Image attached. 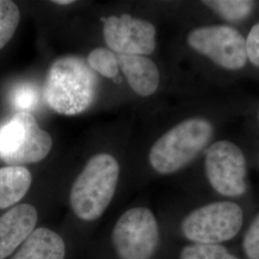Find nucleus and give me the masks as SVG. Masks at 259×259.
Instances as JSON below:
<instances>
[{"label": "nucleus", "instance_id": "nucleus-3", "mask_svg": "<svg viewBox=\"0 0 259 259\" xmlns=\"http://www.w3.org/2000/svg\"><path fill=\"white\" fill-rule=\"evenodd\" d=\"M119 164L108 154L92 157L75 180L70 191L73 212L83 221L98 219L111 204L119 178Z\"/></svg>", "mask_w": 259, "mask_h": 259}, {"label": "nucleus", "instance_id": "nucleus-5", "mask_svg": "<svg viewBox=\"0 0 259 259\" xmlns=\"http://www.w3.org/2000/svg\"><path fill=\"white\" fill-rule=\"evenodd\" d=\"M204 174L213 190L228 198H238L248 189L247 158L230 139L212 141L204 152Z\"/></svg>", "mask_w": 259, "mask_h": 259}, {"label": "nucleus", "instance_id": "nucleus-6", "mask_svg": "<svg viewBox=\"0 0 259 259\" xmlns=\"http://www.w3.org/2000/svg\"><path fill=\"white\" fill-rule=\"evenodd\" d=\"M188 47L212 64L227 71H241L248 65L246 39L231 24H206L192 29Z\"/></svg>", "mask_w": 259, "mask_h": 259}, {"label": "nucleus", "instance_id": "nucleus-22", "mask_svg": "<svg viewBox=\"0 0 259 259\" xmlns=\"http://www.w3.org/2000/svg\"><path fill=\"white\" fill-rule=\"evenodd\" d=\"M257 119H258V122H259V109H258V111H257Z\"/></svg>", "mask_w": 259, "mask_h": 259}, {"label": "nucleus", "instance_id": "nucleus-15", "mask_svg": "<svg viewBox=\"0 0 259 259\" xmlns=\"http://www.w3.org/2000/svg\"><path fill=\"white\" fill-rule=\"evenodd\" d=\"M87 63L94 72L107 78H115L119 72L117 55L106 48H95L90 53Z\"/></svg>", "mask_w": 259, "mask_h": 259}, {"label": "nucleus", "instance_id": "nucleus-2", "mask_svg": "<svg viewBox=\"0 0 259 259\" xmlns=\"http://www.w3.org/2000/svg\"><path fill=\"white\" fill-rule=\"evenodd\" d=\"M216 126L205 116H193L168 130L153 144L149 162L161 175L176 173L191 163L212 142Z\"/></svg>", "mask_w": 259, "mask_h": 259}, {"label": "nucleus", "instance_id": "nucleus-10", "mask_svg": "<svg viewBox=\"0 0 259 259\" xmlns=\"http://www.w3.org/2000/svg\"><path fill=\"white\" fill-rule=\"evenodd\" d=\"M37 209L18 204L0 217V259L7 258L22 245L37 225Z\"/></svg>", "mask_w": 259, "mask_h": 259}, {"label": "nucleus", "instance_id": "nucleus-20", "mask_svg": "<svg viewBox=\"0 0 259 259\" xmlns=\"http://www.w3.org/2000/svg\"><path fill=\"white\" fill-rule=\"evenodd\" d=\"M245 39L248 63L259 68V21L252 24Z\"/></svg>", "mask_w": 259, "mask_h": 259}, {"label": "nucleus", "instance_id": "nucleus-1", "mask_svg": "<svg viewBox=\"0 0 259 259\" xmlns=\"http://www.w3.org/2000/svg\"><path fill=\"white\" fill-rule=\"evenodd\" d=\"M98 78L83 57L57 59L47 71L42 97L47 106L63 115H76L91 108L97 95Z\"/></svg>", "mask_w": 259, "mask_h": 259}, {"label": "nucleus", "instance_id": "nucleus-11", "mask_svg": "<svg viewBox=\"0 0 259 259\" xmlns=\"http://www.w3.org/2000/svg\"><path fill=\"white\" fill-rule=\"evenodd\" d=\"M118 65L132 90L147 97L156 93L160 83L157 65L147 56L118 54Z\"/></svg>", "mask_w": 259, "mask_h": 259}, {"label": "nucleus", "instance_id": "nucleus-18", "mask_svg": "<svg viewBox=\"0 0 259 259\" xmlns=\"http://www.w3.org/2000/svg\"><path fill=\"white\" fill-rule=\"evenodd\" d=\"M243 250L248 259H259V212L255 215L245 233Z\"/></svg>", "mask_w": 259, "mask_h": 259}, {"label": "nucleus", "instance_id": "nucleus-7", "mask_svg": "<svg viewBox=\"0 0 259 259\" xmlns=\"http://www.w3.org/2000/svg\"><path fill=\"white\" fill-rule=\"evenodd\" d=\"M244 212L232 201L204 204L189 213L182 223V232L195 244H220L240 232Z\"/></svg>", "mask_w": 259, "mask_h": 259}, {"label": "nucleus", "instance_id": "nucleus-12", "mask_svg": "<svg viewBox=\"0 0 259 259\" xmlns=\"http://www.w3.org/2000/svg\"><path fill=\"white\" fill-rule=\"evenodd\" d=\"M65 245L55 232L35 229L11 259H65Z\"/></svg>", "mask_w": 259, "mask_h": 259}, {"label": "nucleus", "instance_id": "nucleus-14", "mask_svg": "<svg viewBox=\"0 0 259 259\" xmlns=\"http://www.w3.org/2000/svg\"><path fill=\"white\" fill-rule=\"evenodd\" d=\"M202 3L219 18L231 23L249 19L255 9V2L250 0H206Z\"/></svg>", "mask_w": 259, "mask_h": 259}, {"label": "nucleus", "instance_id": "nucleus-13", "mask_svg": "<svg viewBox=\"0 0 259 259\" xmlns=\"http://www.w3.org/2000/svg\"><path fill=\"white\" fill-rule=\"evenodd\" d=\"M32 184V175L23 166L0 168V209L19 203Z\"/></svg>", "mask_w": 259, "mask_h": 259}, {"label": "nucleus", "instance_id": "nucleus-4", "mask_svg": "<svg viewBox=\"0 0 259 259\" xmlns=\"http://www.w3.org/2000/svg\"><path fill=\"white\" fill-rule=\"evenodd\" d=\"M51 148L50 135L27 111H18L0 129V157L9 166L38 162Z\"/></svg>", "mask_w": 259, "mask_h": 259}, {"label": "nucleus", "instance_id": "nucleus-21", "mask_svg": "<svg viewBox=\"0 0 259 259\" xmlns=\"http://www.w3.org/2000/svg\"><path fill=\"white\" fill-rule=\"evenodd\" d=\"M56 4H59V5H67V4H71V3H74L73 0H56L53 1Z\"/></svg>", "mask_w": 259, "mask_h": 259}, {"label": "nucleus", "instance_id": "nucleus-8", "mask_svg": "<svg viewBox=\"0 0 259 259\" xmlns=\"http://www.w3.org/2000/svg\"><path fill=\"white\" fill-rule=\"evenodd\" d=\"M158 240L157 219L147 207L123 213L112 232V244L120 259H151Z\"/></svg>", "mask_w": 259, "mask_h": 259}, {"label": "nucleus", "instance_id": "nucleus-19", "mask_svg": "<svg viewBox=\"0 0 259 259\" xmlns=\"http://www.w3.org/2000/svg\"><path fill=\"white\" fill-rule=\"evenodd\" d=\"M13 104L19 111L33 110L37 103V93L35 88L24 84L18 88L13 95Z\"/></svg>", "mask_w": 259, "mask_h": 259}, {"label": "nucleus", "instance_id": "nucleus-17", "mask_svg": "<svg viewBox=\"0 0 259 259\" xmlns=\"http://www.w3.org/2000/svg\"><path fill=\"white\" fill-rule=\"evenodd\" d=\"M180 259H238L221 244H191L181 251Z\"/></svg>", "mask_w": 259, "mask_h": 259}, {"label": "nucleus", "instance_id": "nucleus-16", "mask_svg": "<svg viewBox=\"0 0 259 259\" xmlns=\"http://www.w3.org/2000/svg\"><path fill=\"white\" fill-rule=\"evenodd\" d=\"M20 13L17 4L10 0H0V50L14 36L19 26Z\"/></svg>", "mask_w": 259, "mask_h": 259}, {"label": "nucleus", "instance_id": "nucleus-9", "mask_svg": "<svg viewBox=\"0 0 259 259\" xmlns=\"http://www.w3.org/2000/svg\"><path fill=\"white\" fill-rule=\"evenodd\" d=\"M103 34L107 46L118 54L148 56L157 47L155 25L129 14L106 19Z\"/></svg>", "mask_w": 259, "mask_h": 259}]
</instances>
